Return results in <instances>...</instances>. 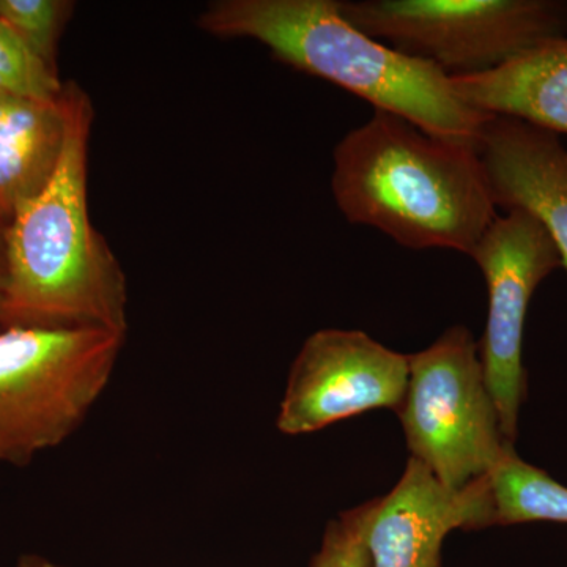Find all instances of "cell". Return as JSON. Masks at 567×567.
Here are the masks:
<instances>
[{"instance_id":"cell-13","label":"cell","mask_w":567,"mask_h":567,"mask_svg":"<svg viewBox=\"0 0 567 567\" xmlns=\"http://www.w3.org/2000/svg\"><path fill=\"white\" fill-rule=\"evenodd\" d=\"M487 527L554 522L567 525V487L544 470L506 451L487 476Z\"/></svg>"},{"instance_id":"cell-10","label":"cell","mask_w":567,"mask_h":567,"mask_svg":"<svg viewBox=\"0 0 567 567\" xmlns=\"http://www.w3.org/2000/svg\"><path fill=\"white\" fill-rule=\"evenodd\" d=\"M476 145L496 207L535 216L567 270V151L558 134L491 115Z\"/></svg>"},{"instance_id":"cell-16","label":"cell","mask_w":567,"mask_h":567,"mask_svg":"<svg viewBox=\"0 0 567 567\" xmlns=\"http://www.w3.org/2000/svg\"><path fill=\"white\" fill-rule=\"evenodd\" d=\"M69 9L70 3L55 0H0V20L52 66L55 41Z\"/></svg>"},{"instance_id":"cell-6","label":"cell","mask_w":567,"mask_h":567,"mask_svg":"<svg viewBox=\"0 0 567 567\" xmlns=\"http://www.w3.org/2000/svg\"><path fill=\"white\" fill-rule=\"evenodd\" d=\"M409 361L398 412L406 446L442 486L464 491L491 475L514 446L503 435L475 336L457 324Z\"/></svg>"},{"instance_id":"cell-2","label":"cell","mask_w":567,"mask_h":567,"mask_svg":"<svg viewBox=\"0 0 567 567\" xmlns=\"http://www.w3.org/2000/svg\"><path fill=\"white\" fill-rule=\"evenodd\" d=\"M331 189L347 221L410 249L473 252L498 218L473 142L424 132L375 110L334 148Z\"/></svg>"},{"instance_id":"cell-3","label":"cell","mask_w":567,"mask_h":567,"mask_svg":"<svg viewBox=\"0 0 567 567\" xmlns=\"http://www.w3.org/2000/svg\"><path fill=\"white\" fill-rule=\"evenodd\" d=\"M199 25L221 39L259 41L278 61L434 136L477 144L491 117L462 102L451 78L432 63L358 31L339 0H219L200 14Z\"/></svg>"},{"instance_id":"cell-12","label":"cell","mask_w":567,"mask_h":567,"mask_svg":"<svg viewBox=\"0 0 567 567\" xmlns=\"http://www.w3.org/2000/svg\"><path fill=\"white\" fill-rule=\"evenodd\" d=\"M62 99V96H61ZM65 140L61 100L35 102L0 93V216L11 218L51 177Z\"/></svg>"},{"instance_id":"cell-4","label":"cell","mask_w":567,"mask_h":567,"mask_svg":"<svg viewBox=\"0 0 567 567\" xmlns=\"http://www.w3.org/2000/svg\"><path fill=\"white\" fill-rule=\"evenodd\" d=\"M126 334L92 327L0 331V464L28 465L84 423Z\"/></svg>"},{"instance_id":"cell-5","label":"cell","mask_w":567,"mask_h":567,"mask_svg":"<svg viewBox=\"0 0 567 567\" xmlns=\"http://www.w3.org/2000/svg\"><path fill=\"white\" fill-rule=\"evenodd\" d=\"M347 21L447 78L473 76L567 39L565 0H339Z\"/></svg>"},{"instance_id":"cell-18","label":"cell","mask_w":567,"mask_h":567,"mask_svg":"<svg viewBox=\"0 0 567 567\" xmlns=\"http://www.w3.org/2000/svg\"><path fill=\"white\" fill-rule=\"evenodd\" d=\"M3 282L0 281V306H2Z\"/></svg>"},{"instance_id":"cell-1","label":"cell","mask_w":567,"mask_h":567,"mask_svg":"<svg viewBox=\"0 0 567 567\" xmlns=\"http://www.w3.org/2000/svg\"><path fill=\"white\" fill-rule=\"evenodd\" d=\"M61 103L65 140L59 162L7 226L0 323L92 327L126 334L125 274L89 212L91 99L69 82Z\"/></svg>"},{"instance_id":"cell-9","label":"cell","mask_w":567,"mask_h":567,"mask_svg":"<svg viewBox=\"0 0 567 567\" xmlns=\"http://www.w3.org/2000/svg\"><path fill=\"white\" fill-rule=\"evenodd\" d=\"M487 476L450 491L410 457L393 491L380 496L368 533L369 567H442V547L453 529L487 528Z\"/></svg>"},{"instance_id":"cell-7","label":"cell","mask_w":567,"mask_h":567,"mask_svg":"<svg viewBox=\"0 0 567 567\" xmlns=\"http://www.w3.org/2000/svg\"><path fill=\"white\" fill-rule=\"evenodd\" d=\"M470 257L487 284V324L477 344L484 379L503 435L514 445L527 399L525 320L537 287L563 268V260L546 227L524 210L498 216Z\"/></svg>"},{"instance_id":"cell-17","label":"cell","mask_w":567,"mask_h":567,"mask_svg":"<svg viewBox=\"0 0 567 567\" xmlns=\"http://www.w3.org/2000/svg\"><path fill=\"white\" fill-rule=\"evenodd\" d=\"M14 567H62L39 555H22Z\"/></svg>"},{"instance_id":"cell-11","label":"cell","mask_w":567,"mask_h":567,"mask_svg":"<svg viewBox=\"0 0 567 567\" xmlns=\"http://www.w3.org/2000/svg\"><path fill=\"white\" fill-rule=\"evenodd\" d=\"M451 84L477 112L567 134V39L543 44L487 73L451 78Z\"/></svg>"},{"instance_id":"cell-8","label":"cell","mask_w":567,"mask_h":567,"mask_svg":"<svg viewBox=\"0 0 567 567\" xmlns=\"http://www.w3.org/2000/svg\"><path fill=\"white\" fill-rule=\"evenodd\" d=\"M409 374V354L363 331H317L290 368L276 425L282 434L305 435L371 410L398 413Z\"/></svg>"},{"instance_id":"cell-14","label":"cell","mask_w":567,"mask_h":567,"mask_svg":"<svg viewBox=\"0 0 567 567\" xmlns=\"http://www.w3.org/2000/svg\"><path fill=\"white\" fill-rule=\"evenodd\" d=\"M63 85L54 66L41 59L31 44L0 20V93L35 102L61 100Z\"/></svg>"},{"instance_id":"cell-15","label":"cell","mask_w":567,"mask_h":567,"mask_svg":"<svg viewBox=\"0 0 567 567\" xmlns=\"http://www.w3.org/2000/svg\"><path fill=\"white\" fill-rule=\"evenodd\" d=\"M380 498L339 514L324 529L322 547L311 567H369L368 533Z\"/></svg>"}]
</instances>
